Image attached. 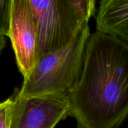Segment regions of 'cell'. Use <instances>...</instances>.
<instances>
[{"label": "cell", "mask_w": 128, "mask_h": 128, "mask_svg": "<svg viewBox=\"0 0 128 128\" xmlns=\"http://www.w3.org/2000/svg\"><path fill=\"white\" fill-rule=\"evenodd\" d=\"M77 128H118L128 118V44L96 31L79 81L69 94Z\"/></svg>", "instance_id": "1"}, {"label": "cell", "mask_w": 128, "mask_h": 128, "mask_svg": "<svg viewBox=\"0 0 128 128\" xmlns=\"http://www.w3.org/2000/svg\"><path fill=\"white\" fill-rule=\"evenodd\" d=\"M10 39L19 71L23 78L38 61V30L30 0H11Z\"/></svg>", "instance_id": "5"}, {"label": "cell", "mask_w": 128, "mask_h": 128, "mask_svg": "<svg viewBox=\"0 0 128 128\" xmlns=\"http://www.w3.org/2000/svg\"><path fill=\"white\" fill-rule=\"evenodd\" d=\"M95 20L97 31L128 44V0H102Z\"/></svg>", "instance_id": "6"}, {"label": "cell", "mask_w": 128, "mask_h": 128, "mask_svg": "<svg viewBox=\"0 0 128 128\" xmlns=\"http://www.w3.org/2000/svg\"><path fill=\"white\" fill-rule=\"evenodd\" d=\"M6 44V41L5 36H0V52L3 51Z\"/></svg>", "instance_id": "9"}, {"label": "cell", "mask_w": 128, "mask_h": 128, "mask_svg": "<svg viewBox=\"0 0 128 128\" xmlns=\"http://www.w3.org/2000/svg\"><path fill=\"white\" fill-rule=\"evenodd\" d=\"M38 30V60L67 46L85 21L72 0H30Z\"/></svg>", "instance_id": "3"}, {"label": "cell", "mask_w": 128, "mask_h": 128, "mask_svg": "<svg viewBox=\"0 0 128 128\" xmlns=\"http://www.w3.org/2000/svg\"><path fill=\"white\" fill-rule=\"evenodd\" d=\"M13 102L12 96L0 102V128H10Z\"/></svg>", "instance_id": "8"}, {"label": "cell", "mask_w": 128, "mask_h": 128, "mask_svg": "<svg viewBox=\"0 0 128 128\" xmlns=\"http://www.w3.org/2000/svg\"><path fill=\"white\" fill-rule=\"evenodd\" d=\"M89 22H85L67 46L43 55L24 78L18 94L22 97L48 94L69 96L79 81L90 38Z\"/></svg>", "instance_id": "2"}, {"label": "cell", "mask_w": 128, "mask_h": 128, "mask_svg": "<svg viewBox=\"0 0 128 128\" xmlns=\"http://www.w3.org/2000/svg\"><path fill=\"white\" fill-rule=\"evenodd\" d=\"M12 98L10 128H55L69 116L70 104L67 96L22 97L16 90Z\"/></svg>", "instance_id": "4"}, {"label": "cell", "mask_w": 128, "mask_h": 128, "mask_svg": "<svg viewBox=\"0 0 128 128\" xmlns=\"http://www.w3.org/2000/svg\"><path fill=\"white\" fill-rule=\"evenodd\" d=\"M11 0H0V36H8L10 24Z\"/></svg>", "instance_id": "7"}]
</instances>
